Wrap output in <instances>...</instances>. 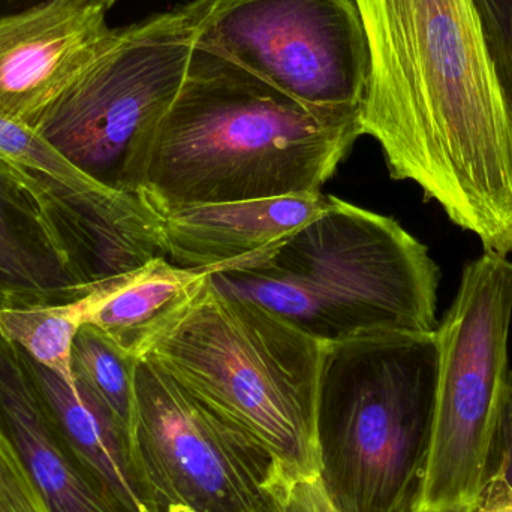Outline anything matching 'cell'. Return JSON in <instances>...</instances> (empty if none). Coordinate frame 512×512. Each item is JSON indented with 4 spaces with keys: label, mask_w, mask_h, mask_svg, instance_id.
Masks as SVG:
<instances>
[{
    "label": "cell",
    "mask_w": 512,
    "mask_h": 512,
    "mask_svg": "<svg viewBox=\"0 0 512 512\" xmlns=\"http://www.w3.org/2000/svg\"><path fill=\"white\" fill-rule=\"evenodd\" d=\"M89 297L65 304H15L0 307V333L33 360L74 387L72 343L86 318Z\"/></svg>",
    "instance_id": "e0dca14e"
},
{
    "label": "cell",
    "mask_w": 512,
    "mask_h": 512,
    "mask_svg": "<svg viewBox=\"0 0 512 512\" xmlns=\"http://www.w3.org/2000/svg\"><path fill=\"white\" fill-rule=\"evenodd\" d=\"M466 512H512V489L501 478L492 477Z\"/></svg>",
    "instance_id": "603a6c76"
},
{
    "label": "cell",
    "mask_w": 512,
    "mask_h": 512,
    "mask_svg": "<svg viewBox=\"0 0 512 512\" xmlns=\"http://www.w3.org/2000/svg\"><path fill=\"white\" fill-rule=\"evenodd\" d=\"M201 0L111 29L35 132L90 179L143 195L150 150L197 47Z\"/></svg>",
    "instance_id": "8992f818"
},
{
    "label": "cell",
    "mask_w": 512,
    "mask_h": 512,
    "mask_svg": "<svg viewBox=\"0 0 512 512\" xmlns=\"http://www.w3.org/2000/svg\"><path fill=\"white\" fill-rule=\"evenodd\" d=\"M358 137L360 110L310 107L195 47L156 131L143 197L165 216L321 192Z\"/></svg>",
    "instance_id": "7a4b0ae2"
},
{
    "label": "cell",
    "mask_w": 512,
    "mask_h": 512,
    "mask_svg": "<svg viewBox=\"0 0 512 512\" xmlns=\"http://www.w3.org/2000/svg\"><path fill=\"white\" fill-rule=\"evenodd\" d=\"M0 512H53L14 445L0 432Z\"/></svg>",
    "instance_id": "d6986e66"
},
{
    "label": "cell",
    "mask_w": 512,
    "mask_h": 512,
    "mask_svg": "<svg viewBox=\"0 0 512 512\" xmlns=\"http://www.w3.org/2000/svg\"><path fill=\"white\" fill-rule=\"evenodd\" d=\"M207 277L209 273L176 267L167 258L155 259L90 294L84 322L141 360L194 306Z\"/></svg>",
    "instance_id": "2e32d148"
},
{
    "label": "cell",
    "mask_w": 512,
    "mask_h": 512,
    "mask_svg": "<svg viewBox=\"0 0 512 512\" xmlns=\"http://www.w3.org/2000/svg\"><path fill=\"white\" fill-rule=\"evenodd\" d=\"M490 56L512 108V0H475Z\"/></svg>",
    "instance_id": "ffe728a7"
},
{
    "label": "cell",
    "mask_w": 512,
    "mask_h": 512,
    "mask_svg": "<svg viewBox=\"0 0 512 512\" xmlns=\"http://www.w3.org/2000/svg\"><path fill=\"white\" fill-rule=\"evenodd\" d=\"M20 351L63 438L110 504L119 512H159L132 454L131 436L113 414L80 382L72 387Z\"/></svg>",
    "instance_id": "5bb4252c"
},
{
    "label": "cell",
    "mask_w": 512,
    "mask_h": 512,
    "mask_svg": "<svg viewBox=\"0 0 512 512\" xmlns=\"http://www.w3.org/2000/svg\"><path fill=\"white\" fill-rule=\"evenodd\" d=\"M218 291L270 310L322 345L375 333H433L441 270L388 216L331 195L291 236L209 273Z\"/></svg>",
    "instance_id": "3957f363"
},
{
    "label": "cell",
    "mask_w": 512,
    "mask_h": 512,
    "mask_svg": "<svg viewBox=\"0 0 512 512\" xmlns=\"http://www.w3.org/2000/svg\"><path fill=\"white\" fill-rule=\"evenodd\" d=\"M512 262L484 252L469 262L436 328L438 387L432 447L418 512H466L490 478L508 363Z\"/></svg>",
    "instance_id": "52a82bcc"
},
{
    "label": "cell",
    "mask_w": 512,
    "mask_h": 512,
    "mask_svg": "<svg viewBox=\"0 0 512 512\" xmlns=\"http://www.w3.org/2000/svg\"><path fill=\"white\" fill-rule=\"evenodd\" d=\"M322 348L270 310L218 291L207 277L194 306L144 358L267 448L289 477H315Z\"/></svg>",
    "instance_id": "5b68a950"
},
{
    "label": "cell",
    "mask_w": 512,
    "mask_h": 512,
    "mask_svg": "<svg viewBox=\"0 0 512 512\" xmlns=\"http://www.w3.org/2000/svg\"><path fill=\"white\" fill-rule=\"evenodd\" d=\"M47 2V0H0V15L14 14V12L24 11V9L32 8L39 3ZM117 0H108L111 6Z\"/></svg>",
    "instance_id": "cb8c5ba5"
},
{
    "label": "cell",
    "mask_w": 512,
    "mask_h": 512,
    "mask_svg": "<svg viewBox=\"0 0 512 512\" xmlns=\"http://www.w3.org/2000/svg\"><path fill=\"white\" fill-rule=\"evenodd\" d=\"M197 48L325 110H360L369 51L354 0H201Z\"/></svg>",
    "instance_id": "9c48e42d"
},
{
    "label": "cell",
    "mask_w": 512,
    "mask_h": 512,
    "mask_svg": "<svg viewBox=\"0 0 512 512\" xmlns=\"http://www.w3.org/2000/svg\"><path fill=\"white\" fill-rule=\"evenodd\" d=\"M277 512H337L315 477H288L279 492Z\"/></svg>",
    "instance_id": "44dd1931"
},
{
    "label": "cell",
    "mask_w": 512,
    "mask_h": 512,
    "mask_svg": "<svg viewBox=\"0 0 512 512\" xmlns=\"http://www.w3.org/2000/svg\"><path fill=\"white\" fill-rule=\"evenodd\" d=\"M322 192L189 207L164 216L165 258L212 273L259 254L328 209Z\"/></svg>",
    "instance_id": "4fadbf2b"
},
{
    "label": "cell",
    "mask_w": 512,
    "mask_h": 512,
    "mask_svg": "<svg viewBox=\"0 0 512 512\" xmlns=\"http://www.w3.org/2000/svg\"><path fill=\"white\" fill-rule=\"evenodd\" d=\"M433 333H375L322 348L315 435L337 512H418L432 447Z\"/></svg>",
    "instance_id": "277c9868"
},
{
    "label": "cell",
    "mask_w": 512,
    "mask_h": 512,
    "mask_svg": "<svg viewBox=\"0 0 512 512\" xmlns=\"http://www.w3.org/2000/svg\"><path fill=\"white\" fill-rule=\"evenodd\" d=\"M0 162L35 198L75 273L90 288L165 258L164 216L143 195L90 179L33 129L0 119Z\"/></svg>",
    "instance_id": "30bf717a"
},
{
    "label": "cell",
    "mask_w": 512,
    "mask_h": 512,
    "mask_svg": "<svg viewBox=\"0 0 512 512\" xmlns=\"http://www.w3.org/2000/svg\"><path fill=\"white\" fill-rule=\"evenodd\" d=\"M492 477L501 478L512 489V375L505 382L502 391L490 462V478Z\"/></svg>",
    "instance_id": "7402d4cb"
},
{
    "label": "cell",
    "mask_w": 512,
    "mask_h": 512,
    "mask_svg": "<svg viewBox=\"0 0 512 512\" xmlns=\"http://www.w3.org/2000/svg\"><path fill=\"white\" fill-rule=\"evenodd\" d=\"M369 51L361 135L484 251L512 252V108L475 0H354Z\"/></svg>",
    "instance_id": "6da1fadb"
},
{
    "label": "cell",
    "mask_w": 512,
    "mask_h": 512,
    "mask_svg": "<svg viewBox=\"0 0 512 512\" xmlns=\"http://www.w3.org/2000/svg\"><path fill=\"white\" fill-rule=\"evenodd\" d=\"M8 298L0 295V307ZM0 432L53 512H119L75 456L48 411L20 348L0 333Z\"/></svg>",
    "instance_id": "7c38bea8"
},
{
    "label": "cell",
    "mask_w": 512,
    "mask_h": 512,
    "mask_svg": "<svg viewBox=\"0 0 512 512\" xmlns=\"http://www.w3.org/2000/svg\"><path fill=\"white\" fill-rule=\"evenodd\" d=\"M131 447L159 512H277L276 457L155 363L138 360Z\"/></svg>",
    "instance_id": "ba28073f"
},
{
    "label": "cell",
    "mask_w": 512,
    "mask_h": 512,
    "mask_svg": "<svg viewBox=\"0 0 512 512\" xmlns=\"http://www.w3.org/2000/svg\"><path fill=\"white\" fill-rule=\"evenodd\" d=\"M98 289L78 277L35 198L0 162V295L15 304H65Z\"/></svg>",
    "instance_id": "9a60e30c"
},
{
    "label": "cell",
    "mask_w": 512,
    "mask_h": 512,
    "mask_svg": "<svg viewBox=\"0 0 512 512\" xmlns=\"http://www.w3.org/2000/svg\"><path fill=\"white\" fill-rule=\"evenodd\" d=\"M137 358L123 352L96 325L84 322L72 343L74 381L87 388L131 436Z\"/></svg>",
    "instance_id": "ac0fdd59"
},
{
    "label": "cell",
    "mask_w": 512,
    "mask_h": 512,
    "mask_svg": "<svg viewBox=\"0 0 512 512\" xmlns=\"http://www.w3.org/2000/svg\"><path fill=\"white\" fill-rule=\"evenodd\" d=\"M108 0H47L0 15V119L35 131L101 50Z\"/></svg>",
    "instance_id": "8fae6325"
}]
</instances>
